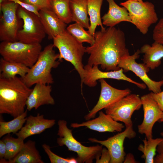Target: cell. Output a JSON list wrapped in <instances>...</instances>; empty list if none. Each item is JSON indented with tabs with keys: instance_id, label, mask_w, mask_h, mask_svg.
<instances>
[{
	"instance_id": "1",
	"label": "cell",
	"mask_w": 163,
	"mask_h": 163,
	"mask_svg": "<svg viewBox=\"0 0 163 163\" xmlns=\"http://www.w3.org/2000/svg\"><path fill=\"white\" fill-rule=\"evenodd\" d=\"M93 45L86 47L89 55L87 64L100 65L103 70H117L121 59L129 55L124 32L119 28L109 27L96 31Z\"/></svg>"
},
{
	"instance_id": "2",
	"label": "cell",
	"mask_w": 163,
	"mask_h": 163,
	"mask_svg": "<svg viewBox=\"0 0 163 163\" xmlns=\"http://www.w3.org/2000/svg\"><path fill=\"white\" fill-rule=\"evenodd\" d=\"M32 89L21 77L0 78V113L10 114L14 118L22 114Z\"/></svg>"
},
{
	"instance_id": "3",
	"label": "cell",
	"mask_w": 163,
	"mask_h": 163,
	"mask_svg": "<svg viewBox=\"0 0 163 163\" xmlns=\"http://www.w3.org/2000/svg\"><path fill=\"white\" fill-rule=\"evenodd\" d=\"M53 44L45 46L41 51L36 62L22 78L27 86L30 87L37 83L50 85L54 82L51 70L58 67L60 61L57 60L59 54L56 53Z\"/></svg>"
},
{
	"instance_id": "4",
	"label": "cell",
	"mask_w": 163,
	"mask_h": 163,
	"mask_svg": "<svg viewBox=\"0 0 163 163\" xmlns=\"http://www.w3.org/2000/svg\"><path fill=\"white\" fill-rule=\"evenodd\" d=\"M53 44L59 50V60L62 59L71 63L79 74L81 80V87L83 84L85 70L82 58L86 53V47L66 30L53 39Z\"/></svg>"
},
{
	"instance_id": "5",
	"label": "cell",
	"mask_w": 163,
	"mask_h": 163,
	"mask_svg": "<svg viewBox=\"0 0 163 163\" xmlns=\"http://www.w3.org/2000/svg\"><path fill=\"white\" fill-rule=\"evenodd\" d=\"M41 50L40 43L27 44L18 41H2L0 44V54L4 59L30 68L37 61Z\"/></svg>"
},
{
	"instance_id": "6",
	"label": "cell",
	"mask_w": 163,
	"mask_h": 163,
	"mask_svg": "<svg viewBox=\"0 0 163 163\" xmlns=\"http://www.w3.org/2000/svg\"><path fill=\"white\" fill-rule=\"evenodd\" d=\"M58 130L57 142L60 146L65 145L69 151L76 152L78 163H91L96 157L101 155L102 145L85 146L73 137L72 130L69 129L67 122L64 120L58 121Z\"/></svg>"
},
{
	"instance_id": "7",
	"label": "cell",
	"mask_w": 163,
	"mask_h": 163,
	"mask_svg": "<svg viewBox=\"0 0 163 163\" xmlns=\"http://www.w3.org/2000/svg\"><path fill=\"white\" fill-rule=\"evenodd\" d=\"M120 5L126 8L131 23L144 35L148 33L150 27L158 20L155 6L151 2L127 0Z\"/></svg>"
},
{
	"instance_id": "8",
	"label": "cell",
	"mask_w": 163,
	"mask_h": 163,
	"mask_svg": "<svg viewBox=\"0 0 163 163\" xmlns=\"http://www.w3.org/2000/svg\"><path fill=\"white\" fill-rule=\"evenodd\" d=\"M17 14L23 22L22 28L18 33V40L27 44L40 43L46 33L39 17L21 6L17 10Z\"/></svg>"
},
{
	"instance_id": "9",
	"label": "cell",
	"mask_w": 163,
	"mask_h": 163,
	"mask_svg": "<svg viewBox=\"0 0 163 163\" xmlns=\"http://www.w3.org/2000/svg\"><path fill=\"white\" fill-rule=\"evenodd\" d=\"M142 103L141 97L136 94H130L105 108V113L114 120L120 121L126 127L133 125L131 117L133 112L141 108Z\"/></svg>"
},
{
	"instance_id": "10",
	"label": "cell",
	"mask_w": 163,
	"mask_h": 163,
	"mask_svg": "<svg viewBox=\"0 0 163 163\" xmlns=\"http://www.w3.org/2000/svg\"><path fill=\"white\" fill-rule=\"evenodd\" d=\"M2 14L0 19V40L1 42L18 41L19 27L17 11L19 5L7 1L0 4Z\"/></svg>"
},
{
	"instance_id": "11",
	"label": "cell",
	"mask_w": 163,
	"mask_h": 163,
	"mask_svg": "<svg viewBox=\"0 0 163 163\" xmlns=\"http://www.w3.org/2000/svg\"><path fill=\"white\" fill-rule=\"evenodd\" d=\"M140 53V50L138 49L133 54L122 57L119 62L118 67L122 69L125 72H132L144 82L149 91L154 93H159L161 91L163 80L156 81L149 77L147 73L150 69L144 63H139L136 61V60L139 58Z\"/></svg>"
},
{
	"instance_id": "12",
	"label": "cell",
	"mask_w": 163,
	"mask_h": 163,
	"mask_svg": "<svg viewBox=\"0 0 163 163\" xmlns=\"http://www.w3.org/2000/svg\"><path fill=\"white\" fill-rule=\"evenodd\" d=\"M136 133L133 129V125L126 127L123 132L104 140H100L94 138H89L92 142L97 143L105 147L109 151L111 159L110 163H122L126 155L124 150L123 143L126 138L132 139L135 138Z\"/></svg>"
},
{
	"instance_id": "13",
	"label": "cell",
	"mask_w": 163,
	"mask_h": 163,
	"mask_svg": "<svg viewBox=\"0 0 163 163\" xmlns=\"http://www.w3.org/2000/svg\"><path fill=\"white\" fill-rule=\"evenodd\" d=\"M144 117L141 124L138 125V132L145 134L147 139L153 138L152 128L155 123L163 117V112L150 93L141 97Z\"/></svg>"
},
{
	"instance_id": "14",
	"label": "cell",
	"mask_w": 163,
	"mask_h": 163,
	"mask_svg": "<svg viewBox=\"0 0 163 163\" xmlns=\"http://www.w3.org/2000/svg\"><path fill=\"white\" fill-rule=\"evenodd\" d=\"M99 81L101 84V91L99 100L92 109L84 117L86 121L94 118L98 112L131 94V92L129 88L121 90L112 87L104 79Z\"/></svg>"
},
{
	"instance_id": "15",
	"label": "cell",
	"mask_w": 163,
	"mask_h": 163,
	"mask_svg": "<svg viewBox=\"0 0 163 163\" xmlns=\"http://www.w3.org/2000/svg\"><path fill=\"white\" fill-rule=\"evenodd\" d=\"M85 75L83 84L89 87H94L97 84V81L101 79L110 78L122 80L133 83L139 88L144 89L146 85L144 83L137 82L126 76L122 69L110 72H103L100 70L98 66H92L87 64L84 66Z\"/></svg>"
},
{
	"instance_id": "16",
	"label": "cell",
	"mask_w": 163,
	"mask_h": 163,
	"mask_svg": "<svg viewBox=\"0 0 163 163\" xmlns=\"http://www.w3.org/2000/svg\"><path fill=\"white\" fill-rule=\"evenodd\" d=\"M99 116L97 118L81 123H72L71 127L78 128L85 126L100 132H120L124 128L122 123L114 120L108 114H105L101 111L99 112Z\"/></svg>"
},
{
	"instance_id": "17",
	"label": "cell",
	"mask_w": 163,
	"mask_h": 163,
	"mask_svg": "<svg viewBox=\"0 0 163 163\" xmlns=\"http://www.w3.org/2000/svg\"><path fill=\"white\" fill-rule=\"evenodd\" d=\"M55 123V120L45 119L43 115L40 113L36 116L30 115L27 117L25 125L15 134L17 137L24 140L29 136L41 133Z\"/></svg>"
},
{
	"instance_id": "18",
	"label": "cell",
	"mask_w": 163,
	"mask_h": 163,
	"mask_svg": "<svg viewBox=\"0 0 163 163\" xmlns=\"http://www.w3.org/2000/svg\"><path fill=\"white\" fill-rule=\"evenodd\" d=\"M39 12V19L49 39H53L66 30V24L62 21L51 9H42Z\"/></svg>"
},
{
	"instance_id": "19",
	"label": "cell",
	"mask_w": 163,
	"mask_h": 163,
	"mask_svg": "<svg viewBox=\"0 0 163 163\" xmlns=\"http://www.w3.org/2000/svg\"><path fill=\"white\" fill-rule=\"evenodd\" d=\"M32 89L27 101V110H36L44 105H54L55 100L51 95L52 86L48 84L37 83Z\"/></svg>"
},
{
	"instance_id": "20",
	"label": "cell",
	"mask_w": 163,
	"mask_h": 163,
	"mask_svg": "<svg viewBox=\"0 0 163 163\" xmlns=\"http://www.w3.org/2000/svg\"><path fill=\"white\" fill-rule=\"evenodd\" d=\"M0 163H44L35 141L29 140L24 143L17 154L12 159L7 160L0 159Z\"/></svg>"
},
{
	"instance_id": "21",
	"label": "cell",
	"mask_w": 163,
	"mask_h": 163,
	"mask_svg": "<svg viewBox=\"0 0 163 163\" xmlns=\"http://www.w3.org/2000/svg\"><path fill=\"white\" fill-rule=\"evenodd\" d=\"M108 10L101 18L103 25L109 27H114L120 23L126 21L132 23L129 12L126 8L118 5L114 0H106Z\"/></svg>"
},
{
	"instance_id": "22",
	"label": "cell",
	"mask_w": 163,
	"mask_h": 163,
	"mask_svg": "<svg viewBox=\"0 0 163 163\" xmlns=\"http://www.w3.org/2000/svg\"><path fill=\"white\" fill-rule=\"evenodd\" d=\"M140 50L144 54L143 63L150 69H154L160 65L163 58V45L154 41L152 45L144 44Z\"/></svg>"
},
{
	"instance_id": "23",
	"label": "cell",
	"mask_w": 163,
	"mask_h": 163,
	"mask_svg": "<svg viewBox=\"0 0 163 163\" xmlns=\"http://www.w3.org/2000/svg\"><path fill=\"white\" fill-rule=\"evenodd\" d=\"M88 0H69L72 21L88 29L90 26L88 17Z\"/></svg>"
},
{
	"instance_id": "24",
	"label": "cell",
	"mask_w": 163,
	"mask_h": 163,
	"mask_svg": "<svg viewBox=\"0 0 163 163\" xmlns=\"http://www.w3.org/2000/svg\"><path fill=\"white\" fill-rule=\"evenodd\" d=\"M30 68L23 64L8 61L2 57L0 59V78H13L19 75L24 78Z\"/></svg>"
},
{
	"instance_id": "25",
	"label": "cell",
	"mask_w": 163,
	"mask_h": 163,
	"mask_svg": "<svg viewBox=\"0 0 163 163\" xmlns=\"http://www.w3.org/2000/svg\"><path fill=\"white\" fill-rule=\"evenodd\" d=\"M103 0H88V12L90 21V26L88 31L93 36L97 26H100L101 30L105 28L103 26L101 17V11Z\"/></svg>"
},
{
	"instance_id": "26",
	"label": "cell",
	"mask_w": 163,
	"mask_h": 163,
	"mask_svg": "<svg viewBox=\"0 0 163 163\" xmlns=\"http://www.w3.org/2000/svg\"><path fill=\"white\" fill-rule=\"evenodd\" d=\"M163 140V138L155 139L151 138L148 139L145 138L142 140L143 144H140L137 149L143 153L141 157L144 159L145 163H154L157 147Z\"/></svg>"
},
{
	"instance_id": "27",
	"label": "cell",
	"mask_w": 163,
	"mask_h": 163,
	"mask_svg": "<svg viewBox=\"0 0 163 163\" xmlns=\"http://www.w3.org/2000/svg\"><path fill=\"white\" fill-rule=\"evenodd\" d=\"M27 112L26 109L22 114L9 121L0 120V138L6 134H15L19 131L26 121Z\"/></svg>"
},
{
	"instance_id": "28",
	"label": "cell",
	"mask_w": 163,
	"mask_h": 163,
	"mask_svg": "<svg viewBox=\"0 0 163 163\" xmlns=\"http://www.w3.org/2000/svg\"><path fill=\"white\" fill-rule=\"evenodd\" d=\"M51 9L57 17L66 24L72 22L69 0H50Z\"/></svg>"
},
{
	"instance_id": "29",
	"label": "cell",
	"mask_w": 163,
	"mask_h": 163,
	"mask_svg": "<svg viewBox=\"0 0 163 163\" xmlns=\"http://www.w3.org/2000/svg\"><path fill=\"white\" fill-rule=\"evenodd\" d=\"M66 30L80 42H85L91 45L94 43V36L86 31L84 28L76 23L70 24L67 27Z\"/></svg>"
},
{
	"instance_id": "30",
	"label": "cell",
	"mask_w": 163,
	"mask_h": 163,
	"mask_svg": "<svg viewBox=\"0 0 163 163\" xmlns=\"http://www.w3.org/2000/svg\"><path fill=\"white\" fill-rule=\"evenodd\" d=\"M5 144L7 153L4 159L10 160L13 158L18 153L23 146L24 140L22 138H15L8 134L2 139Z\"/></svg>"
},
{
	"instance_id": "31",
	"label": "cell",
	"mask_w": 163,
	"mask_h": 163,
	"mask_svg": "<svg viewBox=\"0 0 163 163\" xmlns=\"http://www.w3.org/2000/svg\"><path fill=\"white\" fill-rule=\"evenodd\" d=\"M44 150L48 155L51 163H76V159L74 158H65L59 156L53 152L50 146L44 144L42 145Z\"/></svg>"
},
{
	"instance_id": "32",
	"label": "cell",
	"mask_w": 163,
	"mask_h": 163,
	"mask_svg": "<svg viewBox=\"0 0 163 163\" xmlns=\"http://www.w3.org/2000/svg\"><path fill=\"white\" fill-rule=\"evenodd\" d=\"M152 37L155 42L163 45V18L160 19L154 27Z\"/></svg>"
},
{
	"instance_id": "33",
	"label": "cell",
	"mask_w": 163,
	"mask_h": 163,
	"mask_svg": "<svg viewBox=\"0 0 163 163\" xmlns=\"http://www.w3.org/2000/svg\"><path fill=\"white\" fill-rule=\"evenodd\" d=\"M8 1L13 2L18 4L19 6L26 10L34 13L39 17V12L40 10L37 7L21 0H8Z\"/></svg>"
},
{
	"instance_id": "34",
	"label": "cell",
	"mask_w": 163,
	"mask_h": 163,
	"mask_svg": "<svg viewBox=\"0 0 163 163\" xmlns=\"http://www.w3.org/2000/svg\"><path fill=\"white\" fill-rule=\"evenodd\" d=\"M23 1L37 7L40 10L45 8L51 9L50 0H23Z\"/></svg>"
},
{
	"instance_id": "35",
	"label": "cell",
	"mask_w": 163,
	"mask_h": 163,
	"mask_svg": "<svg viewBox=\"0 0 163 163\" xmlns=\"http://www.w3.org/2000/svg\"><path fill=\"white\" fill-rule=\"evenodd\" d=\"M95 158L96 163H110L111 157L107 149L103 148L101 155L97 156Z\"/></svg>"
},
{
	"instance_id": "36",
	"label": "cell",
	"mask_w": 163,
	"mask_h": 163,
	"mask_svg": "<svg viewBox=\"0 0 163 163\" xmlns=\"http://www.w3.org/2000/svg\"><path fill=\"white\" fill-rule=\"evenodd\" d=\"M150 94L163 112V91L157 93L152 92Z\"/></svg>"
},
{
	"instance_id": "37",
	"label": "cell",
	"mask_w": 163,
	"mask_h": 163,
	"mask_svg": "<svg viewBox=\"0 0 163 163\" xmlns=\"http://www.w3.org/2000/svg\"><path fill=\"white\" fill-rule=\"evenodd\" d=\"M7 153L5 145L2 139L0 140V159H5Z\"/></svg>"
},
{
	"instance_id": "38",
	"label": "cell",
	"mask_w": 163,
	"mask_h": 163,
	"mask_svg": "<svg viewBox=\"0 0 163 163\" xmlns=\"http://www.w3.org/2000/svg\"><path fill=\"white\" fill-rule=\"evenodd\" d=\"M123 163H138L139 162L136 161L133 155L131 153H128L126 155Z\"/></svg>"
},
{
	"instance_id": "39",
	"label": "cell",
	"mask_w": 163,
	"mask_h": 163,
	"mask_svg": "<svg viewBox=\"0 0 163 163\" xmlns=\"http://www.w3.org/2000/svg\"><path fill=\"white\" fill-rule=\"evenodd\" d=\"M155 163H163V153H158L154 159Z\"/></svg>"
},
{
	"instance_id": "40",
	"label": "cell",
	"mask_w": 163,
	"mask_h": 163,
	"mask_svg": "<svg viewBox=\"0 0 163 163\" xmlns=\"http://www.w3.org/2000/svg\"><path fill=\"white\" fill-rule=\"evenodd\" d=\"M160 135L163 138V132L160 133ZM158 153H163V140L158 144L157 149Z\"/></svg>"
},
{
	"instance_id": "41",
	"label": "cell",
	"mask_w": 163,
	"mask_h": 163,
	"mask_svg": "<svg viewBox=\"0 0 163 163\" xmlns=\"http://www.w3.org/2000/svg\"><path fill=\"white\" fill-rule=\"evenodd\" d=\"M8 0H0V4Z\"/></svg>"
},
{
	"instance_id": "42",
	"label": "cell",
	"mask_w": 163,
	"mask_h": 163,
	"mask_svg": "<svg viewBox=\"0 0 163 163\" xmlns=\"http://www.w3.org/2000/svg\"><path fill=\"white\" fill-rule=\"evenodd\" d=\"M159 121L161 122H163V117L159 120Z\"/></svg>"
},
{
	"instance_id": "43",
	"label": "cell",
	"mask_w": 163,
	"mask_h": 163,
	"mask_svg": "<svg viewBox=\"0 0 163 163\" xmlns=\"http://www.w3.org/2000/svg\"><path fill=\"white\" fill-rule=\"evenodd\" d=\"M133 0L137 1H140V2L143 1L142 0Z\"/></svg>"
},
{
	"instance_id": "44",
	"label": "cell",
	"mask_w": 163,
	"mask_h": 163,
	"mask_svg": "<svg viewBox=\"0 0 163 163\" xmlns=\"http://www.w3.org/2000/svg\"><path fill=\"white\" fill-rule=\"evenodd\" d=\"M21 0L22 1L23 0Z\"/></svg>"
}]
</instances>
